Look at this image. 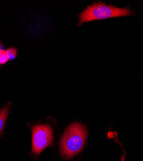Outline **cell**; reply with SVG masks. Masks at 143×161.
<instances>
[{
	"instance_id": "8992f818",
	"label": "cell",
	"mask_w": 143,
	"mask_h": 161,
	"mask_svg": "<svg viewBox=\"0 0 143 161\" xmlns=\"http://www.w3.org/2000/svg\"><path fill=\"white\" fill-rule=\"evenodd\" d=\"M5 51L8 60H12L16 58L17 56V50L15 48H10Z\"/></svg>"
},
{
	"instance_id": "7a4b0ae2",
	"label": "cell",
	"mask_w": 143,
	"mask_h": 161,
	"mask_svg": "<svg viewBox=\"0 0 143 161\" xmlns=\"http://www.w3.org/2000/svg\"><path fill=\"white\" fill-rule=\"evenodd\" d=\"M132 14V11L128 8H118L101 3H94L81 13L80 24L94 20L129 16Z\"/></svg>"
},
{
	"instance_id": "3957f363",
	"label": "cell",
	"mask_w": 143,
	"mask_h": 161,
	"mask_svg": "<svg viewBox=\"0 0 143 161\" xmlns=\"http://www.w3.org/2000/svg\"><path fill=\"white\" fill-rule=\"evenodd\" d=\"M53 141V131L48 125H37L32 128V150L40 153Z\"/></svg>"
},
{
	"instance_id": "5b68a950",
	"label": "cell",
	"mask_w": 143,
	"mask_h": 161,
	"mask_svg": "<svg viewBox=\"0 0 143 161\" xmlns=\"http://www.w3.org/2000/svg\"><path fill=\"white\" fill-rule=\"evenodd\" d=\"M8 61L6 51L3 50L2 45L0 43V64H4Z\"/></svg>"
},
{
	"instance_id": "277c9868",
	"label": "cell",
	"mask_w": 143,
	"mask_h": 161,
	"mask_svg": "<svg viewBox=\"0 0 143 161\" xmlns=\"http://www.w3.org/2000/svg\"><path fill=\"white\" fill-rule=\"evenodd\" d=\"M8 112L9 109L8 106L4 107L3 108L0 110V135H1V133H2L4 129Z\"/></svg>"
},
{
	"instance_id": "6da1fadb",
	"label": "cell",
	"mask_w": 143,
	"mask_h": 161,
	"mask_svg": "<svg viewBox=\"0 0 143 161\" xmlns=\"http://www.w3.org/2000/svg\"><path fill=\"white\" fill-rule=\"evenodd\" d=\"M87 136L86 127L80 123H74L64 132L60 143V152L65 158L74 157L83 148Z\"/></svg>"
}]
</instances>
